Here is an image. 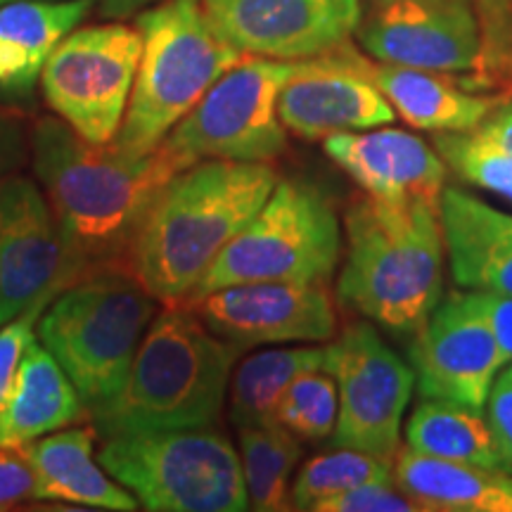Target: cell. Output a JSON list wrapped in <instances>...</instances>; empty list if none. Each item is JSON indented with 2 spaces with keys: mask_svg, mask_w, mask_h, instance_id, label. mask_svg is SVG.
I'll return each instance as SVG.
<instances>
[{
  "mask_svg": "<svg viewBox=\"0 0 512 512\" xmlns=\"http://www.w3.org/2000/svg\"><path fill=\"white\" fill-rule=\"evenodd\" d=\"M325 347L271 349L247 356L230 377V420L235 427L278 422L280 401L290 384L311 370L323 368Z\"/></svg>",
  "mask_w": 512,
  "mask_h": 512,
  "instance_id": "cell-26",
  "label": "cell"
},
{
  "mask_svg": "<svg viewBox=\"0 0 512 512\" xmlns=\"http://www.w3.org/2000/svg\"><path fill=\"white\" fill-rule=\"evenodd\" d=\"M143 53L114 145L131 155L155 150L223 72L242 60L216 34L202 0H164L138 17Z\"/></svg>",
  "mask_w": 512,
  "mask_h": 512,
  "instance_id": "cell-6",
  "label": "cell"
},
{
  "mask_svg": "<svg viewBox=\"0 0 512 512\" xmlns=\"http://www.w3.org/2000/svg\"><path fill=\"white\" fill-rule=\"evenodd\" d=\"M356 34L377 62L441 74L470 76L482 48L472 0H389L361 19Z\"/></svg>",
  "mask_w": 512,
  "mask_h": 512,
  "instance_id": "cell-15",
  "label": "cell"
},
{
  "mask_svg": "<svg viewBox=\"0 0 512 512\" xmlns=\"http://www.w3.org/2000/svg\"><path fill=\"white\" fill-rule=\"evenodd\" d=\"M93 446L95 427H72L17 448L34 475V498L95 510L140 508L138 498L121 489L100 460L93 458Z\"/></svg>",
  "mask_w": 512,
  "mask_h": 512,
  "instance_id": "cell-21",
  "label": "cell"
},
{
  "mask_svg": "<svg viewBox=\"0 0 512 512\" xmlns=\"http://www.w3.org/2000/svg\"><path fill=\"white\" fill-rule=\"evenodd\" d=\"M486 406H489L486 418H489L498 446H501L508 467L512 470V363H508L503 373L498 375V380H494Z\"/></svg>",
  "mask_w": 512,
  "mask_h": 512,
  "instance_id": "cell-35",
  "label": "cell"
},
{
  "mask_svg": "<svg viewBox=\"0 0 512 512\" xmlns=\"http://www.w3.org/2000/svg\"><path fill=\"white\" fill-rule=\"evenodd\" d=\"M354 64L408 126L430 133L475 131L508 95L472 91L456 74L401 67L354 53Z\"/></svg>",
  "mask_w": 512,
  "mask_h": 512,
  "instance_id": "cell-19",
  "label": "cell"
},
{
  "mask_svg": "<svg viewBox=\"0 0 512 512\" xmlns=\"http://www.w3.org/2000/svg\"><path fill=\"white\" fill-rule=\"evenodd\" d=\"M337 408L335 377L325 368H318L290 384L275 420L302 441H323L335 432Z\"/></svg>",
  "mask_w": 512,
  "mask_h": 512,
  "instance_id": "cell-30",
  "label": "cell"
},
{
  "mask_svg": "<svg viewBox=\"0 0 512 512\" xmlns=\"http://www.w3.org/2000/svg\"><path fill=\"white\" fill-rule=\"evenodd\" d=\"M34 498V475L19 451L0 448V510H12Z\"/></svg>",
  "mask_w": 512,
  "mask_h": 512,
  "instance_id": "cell-34",
  "label": "cell"
},
{
  "mask_svg": "<svg viewBox=\"0 0 512 512\" xmlns=\"http://www.w3.org/2000/svg\"><path fill=\"white\" fill-rule=\"evenodd\" d=\"M242 349L211 332L185 302L166 304L147 328L121 389L93 408L95 432L209 427L226 406Z\"/></svg>",
  "mask_w": 512,
  "mask_h": 512,
  "instance_id": "cell-3",
  "label": "cell"
},
{
  "mask_svg": "<svg viewBox=\"0 0 512 512\" xmlns=\"http://www.w3.org/2000/svg\"><path fill=\"white\" fill-rule=\"evenodd\" d=\"M351 43L299 60L278 95V117L285 131L304 140H325L332 133L370 131L392 124L396 112L354 64Z\"/></svg>",
  "mask_w": 512,
  "mask_h": 512,
  "instance_id": "cell-17",
  "label": "cell"
},
{
  "mask_svg": "<svg viewBox=\"0 0 512 512\" xmlns=\"http://www.w3.org/2000/svg\"><path fill=\"white\" fill-rule=\"evenodd\" d=\"M411 366L422 399L486 406L505 361L477 292H453L437 304L415 332Z\"/></svg>",
  "mask_w": 512,
  "mask_h": 512,
  "instance_id": "cell-13",
  "label": "cell"
},
{
  "mask_svg": "<svg viewBox=\"0 0 512 512\" xmlns=\"http://www.w3.org/2000/svg\"><path fill=\"white\" fill-rule=\"evenodd\" d=\"M342 259V223L316 185L280 181L190 297L240 283H325Z\"/></svg>",
  "mask_w": 512,
  "mask_h": 512,
  "instance_id": "cell-8",
  "label": "cell"
},
{
  "mask_svg": "<svg viewBox=\"0 0 512 512\" xmlns=\"http://www.w3.org/2000/svg\"><path fill=\"white\" fill-rule=\"evenodd\" d=\"M479 22L477 69L465 76L472 91H512V0H472Z\"/></svg>",
  "mask_w": 512,
  "mask_h": 512,
  "instance_id": "cell-31",
  "label": "cell"
},
{
  "mask_svg": "<svg viewBox=\"0 0 512 512\" xmlns=\"http://www.w3.org/2000/svg\"><path fill=\"white\" fill-rule=\"evenodd\" d=\"M432 143L458 178L512 204V152L477 131L437 133Z\"/></svg>",
  "mask_w": 512,
  "mask_h": 512,
  "instance_id": "cell-29",
  "label": "cell"
},
{
  "mask_svg": "<svg viewBox=\"0 0 512 512\" xmlns=\"http://www.w3.org/2000/svg\"><path fill=\"white\" fill-rule=\"evenodd\" d=\"M339 304L394 332H418L441 302L444 235L439 207L382 202L363 192L349 204Z\"/></svg>",
  "mask_w": 512,
  "mask_h": 512,
  "instance_id": "cell-4",
  "label": "cell"
},
{
  "mask_svg": "<svg viewBox=\"0 0 512 512\" xmlns=\"http://www.w3.org/2000/svg\"><path fill=\"white\" fill-rule=\"evenodd\" d=\"M55 297L41 299V302H36L29 311H24L22 316H17L15 320H10L8 325L0 328V415H3L5 403H8L19 361H22L29 344L36 339L38 318H41V313L46 311V306L53 302Z\"/></svg>",
  "mask_w": 512,
  "mask_h": 512,
  "instance_id": "cell-32",
  "label": "cell"
},
{
  "mask_svg": "<svg viewBox=\"0 0 512 512\" xmlns=\"http://www.w3.org/2000/svg\"><path fill=\"white\" fill-rule=\"evenodd\" d=\"M297 64L245 55L214 81L162 143L185 169L207 159L273 162L287 147L278 95Z\"/></svg>",
  "mask_w": 512,
  "mask_h": 512,
  "instance_id": "cell-9",
  "label": "cell"
},
{
  "mask_svg": "<svg viewBox=\"0 0 512 512\" xmlns=\"http://www.w3.org/2000/svg\"><path fill=\"white\" fill-rule=\"evenodd\" d=\"M31 157L60 228L64 287L107 268H131L128 256L152 202L185 171L164 143L131 155L114 143H88L60 117L36 121Z\"/></svg>",
  "mask_w": 512,
  "mask_h": 512,
  "instance_id": "cell-1",
  "label": "cell"
},
{
  "mask_svg": "<svg viewBox=\"0 0 512 512\" xmlns=\"http://www.w3.org/2000/svg\"><path fill=\"white\" fill-rule=\"evenodd\" d=\"M64 290V249L41 185L10 176L0 190V328Z\"/></svg>",
  "mask_w": 512,
  "mask_h": 512,
  "instance_id": "cell-16",
  "label": "cell"
},
{
  "mask_svg": "<svg viewBox=\"0 0 512 512\" xmlns=\"http://www.w3.org/2000/svg\"><path fill=\"white\" fill-rule=\"evenodd\" d=\"M477 299L489 320V328L494 332L505 366H508L512 363V297L510 294L477 292Z\"/></svg>",
  "mask_w": 512,
  "mask_h": 512,
  "instance_id": "cell-37",
  "label": "cell"
},
{
  "mask_svg": "<svg viewBox=\"0 0 512 512\" xmlns=\"http://www.w3.org/2000/svg\"><path fill=\"white\" fill-rule=\"evenodd\" d=\"M211 332L238 349L325 342L337 332L335 299L323 283L266 280L183 299Z\"/></svg>",
  "mask_w": 512,
  "mask_h": 512,
  "instance_id": "cell-12",
  "label": "cell"
},
{
  "mask_svg": "<svg viewBox=\"0 0 512 512\" xmlns=\"http://www.w3.org/2000/svg\"><path fill=\"white\" fill-rule=\"evenodd\" d=\"M98 3L105 15L126 17V15H131V12L143 8V5L150 3V0H98Z\"/></svg>",
  "mask_w": 512,
  "mask_h": 512,
  "instance_id": "cell-39",
  "label": "cell"
},
{
  "mask_svg": "<svg viewBox=\"0 0 512 512\" xmlns=\"http://www.w3.org/2000/svg\"><path fill=\"white\" fill-rule=\"evenodd\" d=\"M100 465L152 512L249 508L242 460L214 427H171L107 437Z\"/></svg>",
  "mask_w": 512,
  "mask_h": 512,
  "instance_id": "cell-7",
  "label": "cell"
},
{
  "mask_svg": "<svg viewBox=\"0 0 512 512\" xmlns=\"http://www.w3.org/2000/svg\"><path fill=\"white\" fill-rule=\"evenodd\" d=\"M27 143H24V124L15 110L0 107V190L22 164Z\"/></svg>",
  "mask_w": 512,
  "mask_h": 512,
  "instance_id": "cell-36",
  "label": "cell"
},
{
  "mask_svg": "<svg viewBox=\"0 0 512 512\" xmlns=\"http://www.w3.org/2000/svg\"><path fill=\"white\" fill-rule=\"evenodd\" d=\"M143 53L140 29L98 24L57 43L41 74L43 98L88 143H114Z\"/></svg>",
  "mask_w": 512,
  "mask_h": 512,
  "instance_id": "cell-10",
  "label": "cell"
},
{
  "mask_svg": "<svg viewBox=\"0 0 512 512\" xmlns=\"http://www.w3.org/2000/svg\"><path fill=\"white\" fill-rule=\"evenodd\" d=\"M0 3H12V0H0Z\"/></svg>",
  "mask_w": 512,
  "mask_h": 512,
  "instance_id": "cell-41",
  "label": "cell"
},
{
  "mask_svg": "<svg viewBox=\"0 0 512 512\" xmlns=\"http://www.w3.org/2000/svg\"><path fill=\"white\" fill-rule=\"evenodd\" d=\"M394 482L420 510L512 512V475L498 467L460 463L399 448Z\"/></svg>",
  "mask_w": 512,
  "mask_h": 512,
  "instance_id": "cell-24",
  "label": "cell"
},
{
  "mask_svg": "<svg viewBox=\"0 0 512 512\" xmlns=\"http://www.w3.org/2000/svg\"><path fill=\"white\" fill-rule=\"evenodd\" d=\"M323 368L337 384L335 446L392 460L401 422L415 389V370L403 363L370 323H354L325 347Z\"/></svg>",
  "mask_w": 512,
  "mask_h": 512,
  "instance_id": "cell-11",
  "label": "cell"
},
{
  "mask_svg": "<svg viewBox=\"0 0 512 512\" xmlns=\"http://www.w3.org/2000/svg\"><path fill=\"white\" fill-rule=\"evenodd\" d=\"M313 512H422L420 505L411 501L392 482L387 484H366L344 494L332 496L328 501L318 503Z\"/></svg>",
  "mask_w": 512,
  "mask_h": 512,
  "instance_id": "cell-33",
  "label": "cell"
},
{
  "mask_svg": "<svg viewBox=\"0 0 512 512\" xmlns=\"http://www.w3.org/2000/svg\"><path fill=\"white\" fill-rule=\"evenodd\" d=\"M439 223L453 280L465 290L512 297V214L446 185Z\"/></svg>",
  "mask_w": 512,
  "mask_h": 512,
  "instance_id": "cell-20",
  "label": "cell"
},
{
  "mask_svg": "<svg viewBox=\"0 0 512 512\" xmlns=\"http://www.w3.org/2000/svg\"><path fill=\"white\" fill-rule=\"evenodd\" d=\"M475 131L512 152V98H505L501 105H496Z\"/></svg>",
  "mask_w": 512,
  "mask_h": 512,
  "instance_id": "cell-38",
  "label": "cell"
},
{
  "mask_svg": "<svg viewBox=\"0 0 512 512\" xmlns=\"http://www.w3.org/2000/svg\"><path fill=\"white\" fill-rule=\"evenodd\" d=\"M394 482V463L373 453L339 446L302 465L290 486L294 510H316L318 503L366 484Z\"/></svg>",
  "mask_w": 512,
  "mask_h": 512,
  "instance_id": "cell-28",
  "label": "cell"
},
{
  "mask_svg": "<svg viewBox=\"0 0 512 512\" xmlns=\"http://www.w3.org/2000/svg\"><path fill=\"white\" fill-rule=\"evenodd\" d=\"M209 24L242 55L309 60L349 43L361 0H202Z\"/></svg>",
  "mask_w": 512,
  "mask_h": 512,
  "instance_id": "cell-14",
  "label": "cell"
},
{
  "mask_svg": "<svg viewBox=\"0 0 512 512\" xmlns=\"http://www.w3.org/2000/svg\"><path fill=\"white\" fill-rule=\"evenodd\" d=\"M406 444L425 456L510 470L482 408L422 399L406 422Z\"/></svg>",
  "mask_w": 512,
  "mask_h": 512,
  "instance_id": "cell-25",
  "label": "cell"
},
{
  "mask_svg": "<svg viewBox=\"0 0 512 512\" xmlns=\"http://www.w3.org/2000/svg\"><path fill=\"white\" fill-rule=\"evenodd\" d=\"M238 437L249 508L259 512L292 508L290 477L302 460V439L280 422L238 427Z\"/></svg>",
  "mask_w": 512,
  "mask_h": 512,
  "instance_id": "cell-27",
  "label": "cell"
},
{
  "mask_svg": "<svg viewBox=\"0 0 512 512\" xmlns=\"http://www.w3.org/2000/svg\"><path fill=\"white\" fill-rule=\"evenodd\" d=\"M95 0H12L0 8V98L34 93L57 43L86 19Z\"/></svg>",
  "mask_w": 512,
  "mask_h": 512,
  "instance_id": "cell-22",
  "label": "cell"
},
{
  "mask_svg": "<svg viewBox=\"0 0 512 512\" xmlns=\"http://www.w3.org/2000/svg\"><path fill=\"white\" fill-rule=\"evenodd\" d=\"M323 150L366 195L382 202H427L439 207L448 166L439 152L401 128L332 133Z\"/></svg>",
  "mask_w": 512,
  "mask_h": 512,
  "instance_id": "cell-18",
  "label": "cell"
},
{
  "mask_svg": "<svg viewBox=\"0 0 512 512\" xmlns=\"http://www.w3.org/2000/svg\"><path fill=\"white\" fill-rule=\"evenodd\" d=\"M384 3H389V0H373V8L375 5H384Z\"/></svg>",
  "mask_w": 512,
  "mask_h": 512,
  "instance_id": "cell-40",
  "label": "cell"
},
{
  "mask_svg": "<svg viewBox=\"0 0 512 512\" xmlns=\"http://www.w3.org/2000/svg\"><path fill=\"white\" fill-rule=\"evenodd\" d=\"M159 299L131 268H107L57 292L36 325V335L60 363L88 413L119 392Z\"/></svg>",
  "mask_w": 512,
  "mask_h": 512,
  "instance_id": "cell-5",
  "label": "cell"
},
{
  "mask_svg": "<svg viewBox=\"0 0 512 512\" xmlns=\"http://www.w3.org/2000/svg\"><path fill=\"white\" fill-rule=\"evenodd\" d=\"M86 403L53 354L36 339L19 361L8 403L0 415V448H17L74 425Z\"/></svg>",
  "mask_w": 512,
  "mask_h": 512,
  "instance_id": "cell-23",
  "label": "cell"
},
{
  "mask_svg": "<svg viewBox=\"0 0 512 512\" xmlns=\"http://www.w3.org/2000/svg\"><path fill=\"white\" fill-rule=\"evenodd\" d=\"M278 183L271 162L207 159L171 178L147 211L128 266L162 304L188 299Z\"/></svg>",
  "mask_w": 512,
  "mask_h": 512,
  "instance_id": "cell-2",
  "label": "cell"
}]
</instances>
